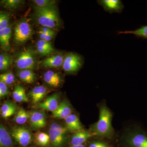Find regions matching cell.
Segmentation results:
<instances>
[{"label":"cell","mask_w":147,"mask_h":147,"mask_svg":"<svg viewBox=\"0 0 147 147\" xmlns=\"http://www.w3.org/2000/svg\"><path fill=\"white\" fill-rule=\"evenodd\" d=\"M34 15L36 21L42 26L55 30L60 26V18L57 5L43 8L36 7Z\"/></svg>","instance_id":"obj_1"},{"label":"cell","mask_w":147,"mask_h":147,"mask_svg":"<svg viewBox=\"0 0 147 147\" xmlns=\"http://www.w3.org/2000/svg\"><path fill=\"white\" fill-rule=\"evenodd\" d=\"M112 118V114L109 109L105 105H101L99 120L92 126L91 131L96 136L111 138L114 133L111 123Z\"/></svg>","instance_id":"obj_2"},{"label":"cell","mask_w":147,"mask_h":147,"mask_svg":"<svg viewBox=\"0 0 147 147\" xmlns=\"http://www.w3.org/2000/svg\"><path fill=\"white\" fill-rule=\"evenodd\" d=\"M15 64L20 70L34 69L38 64L34 52L30 49L22 51L16 57Z\"/></svg>","instance_id":"obj_3"},{"label":"cell","mask_w":147,"mask_h":147,"mask_svg":"<svg viewBox=\"0 0 147 147\" xmlns=\"http://www.w3.org/2000/svg\"><path fill=\"white\" fill-rule=\"evenodd\" d=\"M32 34V29L26 19H22L16 24L14 30V40L16 44H24L31 38Z\"/></svg>","instance_id":"obj_4"},{"label":"cell","mask_w":147,"mask_h":147,"mask_svg":"<svg viewBox=\"0 0 147 147\" xmlns=\"http://www.w3.org/2000/svg\"><path fill=\"white\" fill-rule=\"evenodd\" d=\"M67 129L61 125L53 123L49 129L50 142L53 147H62L67 139Z\"/></svg>","instance_id":"obj_5"},{"label":"cell","mask_w":147,"mask_h":147,"mask_svg":"<svg viewBox=\"0 0 147 147\" xmlns=\"http://www.w3.org/2000/svg\"><path fill=\"white\" fill-rule=\"evenodd\" d=\"M125 141L129 147H147V133L136 127L128 133Z\"/></svg>","instance_id":"obj_6"},{"label":"cell","mask_w":147,"mask_h":147,"mask_svg":"<svg viewBox=\"0 0 147 147\" xmlns=\"http://www.w3.org/2000/svg\"><path fill=\"white\" fill-rule=\"evenodd\" d=\"M84 63L83 58L76 53H69L66 54L62 67L65 72L73 73L78 71Z\"/></svg>","instance_id":"obj_7"},{"label":"cell","mask_w":147,"mask_h":147,"mask_svg":"<svg viewBox=\"0 0 147 147\" xmlns=\"http://www.w3.org/2000/svg\"><path fill=\"white\" fill-rule=\"evenodd\" d=\"M10 135L18 144L23 147L27 146L32 142L31 132L26 127H15L11 130Z\"/></svg>","instance_id":"obj_8"},{"label":"cell","mask_w":147,"mask_h":147,"mask_svg":"<svg viewBox=\"0 0 147 147\" xmlns=\"http://www.w3.org/2000/svg\"><path fill=\"white\" fill-rule=\"evenodd\" d=\"M65 55L63 53H60L50 55L42 60L38 64L45 68L62 67Z\"/></svg>","instance_id":"obj_9"},{"label":"cell","mask_w":147,"mask_h":147,"mask_svg":"<svg viewBox=\"0 0 147 147\" xmlns=\"http://www.w3.org/2000/svg\"><path fill=\"white\" fill-rule=\"evenodd\" d=\"M97 2L105 11L110 13H120L124 7L120 0H99Z\"/></svg>","instance_id":"obj_10"},{"label":"cell","mask_w":147,"mask_h":147,"mask_svg":"<svg viewBox=\"0 0 147 147\" xmlns=\"http://www.w3.org/2000/svg\"><path fill=\"white\" fill-rule=\"evenodd\" d=\"M31 127L34 129L43 128L46 126V117L42 111H34L30 114Z\"/></svg>","instance_id":"obj_11"},{"label":"cell","mask_w":147,"mask_h":147,"mask_svg":"<svg viewBox=\"0 0 147 147\" xmlns=\"http://www.w3.org/2000/svg\"><path fill=\"white\" fill-rule=\"evenodd\" d=\"M59 94H55L47 98L43 102L38 103L36 107L39 109L53 112L59 106Z\"/></svg>","instance_id":"obj_12"},{"label":"cell","mask_w":147,"mask_h":147,"mask_svg":"<svg viewBox=\"0 0 147 147\" xmlns=\"http://www.w3.org/2000/svg\"><path fill=\"white\" fill-rule=\"evenodd\" d=\"M43 79L46 84L53 88L59 87L63 82L62 78L59 74L50 70L44 73Z\"/></svg>","instance_id":"obj_13"},{"label":"cell","mask_w":147,"mask_h":147,"mask_svg":"<svg viewBox=\"0 0 147 147\" xmlns=\"http://www.w3.org/2000/svg\"><path fill=\"white\" fill-rule=\"evenodd\" d=\"M96 136L91 131L81 130L76 132L71 138V144L72 146L82 145L90 137Z\"/></svg>","instance_id":"obj_14"},{"label":"cell","mask_w":147,"mask_h":147,"mask_svg":"<svg viewBox=\"0 0 147 147\" xmlns=\"http://www.w3.org/2000/svg\"><path fill=\"white\" fill-rule=\"evenodd\" d=\"M12 34L11 25L7 28L0 30V45L3 50L9 51L11 50L10 40Z\"/></svg>","instance_id":"obj_15"},{"label":"cell","mask_w":147,"mask_h":147,"mask_svg":"<svg viewBox=\"0 0 147 147\" xmlns=\"http://www.w3.org/2000/svg\"><path fill=\"white\" fill-rule=\"evenodd\" d=\"M65 121L66 128L67 130L72 132H77L83 130V127L76 115L71 114L65 119Z\"/></svg>","instance_id":"obj_16"},{"label":"cell","mask_w":147,"mask_h":147,"mask_svg":"<svg viewBox=\"0 0 147 147\" xmlns=\"http://www.w3.org/2000/svg\"><path fill=\"white\" fill-rule=\"evenodd\" d=\"M71 109L69 103L66 100L62 101L57 110L53 112V116L56 118L65 119L71 115Z\"/></svg>","instance_id":"obj_17"},{"label":"cell","mask_w":147,"mask_h":147,"mask_svg":"<svg viewBox=\"0 0 147 147\" xmlns=\"http://www.w3.org/2000/svg\"><path fill=\"white\" fill-rule=\"evenodd\" d=\"M47 92V89L45 87L42 86H37L31 90L29 95L33 102L36 104L44 98Z\"/></svg>","instance_id":"obj_18"},{"label":"cell","mask_w":147,"mask_h":147,"mask_svg":"<svg viewBox=\"0 0 147 147\" xmlns=\"http://www.w3.org/2000/svg\"><path fill=\"white\" fill-rule=\"evenodd\" d=\"M13 144L10 134L5 126L0 124V147H13Z\"/></svg>","instance_id":"obj_19"},{"label":"cell","mask_w":147,"mask_h":147,"mask_svg":"<svg viewBox=\"0 0 147 147\" xmlns=\"http://www.w3.org/2000/svg\"><path fill=\"white\" fill-rule=\"evenodd\" d=\"M17 108L14 103L10 101H6L1 108L2 117L7 119L16 114Z\"/></svg>","instance_id":"obj_20"},{"label":"cell","mask_w":147,"mask_h":147,"mask_svg":"<svg viewBox=\"0 0 147 147\" xmlns=\"http://www.w3.org/2000/svg\"><path fill=\"white\" fill-rule=\"evenodd\" d=\"M17 75L22 82L27 84H32L36 79L35 73L30 69L21 70L18 71Z\"/></svg>","instance_id":"obj_21"},{"label":"cell","mask_w":147,"mask_h":147,"mask_svg":"<svg viewBox=\"0 0 147 147\" xmlns=\"http://www.w3.org/2000/svg\"><path fill=\"white\" fill-rule=\"evenodd\" d=\"M13 97L16 102H28V98L26 93L25 88L20 85H16L13 92Z\"/></svg>","instance_id":"obj_22"},{"label":"cell","mask_w":147,"mask_h":147,"mask_svg":"<svg viewBox=\"0 0 147 147\" xmlns=\"http://www.w3.org/2000/svg\"><path fill=\"white\" fill-rule=\"evenodd\" d=\"M12 57L6 53L0 54V71L7 70L12 64Z\"/></svg>","instance_id":"obj_23"},{"label":"cell","mask_w":147,"mask_h":147,"mask_svg":"<svg viewBox=\"0 0 147 147\" xmlns=\"http://www.w3.org/2000/svg\"><path fill=\"white\" fill-rule=\"evenodd\" d=\"M24 2L21 0H2L0 1V6L9 10H15L20 7Z\"/></svg>","instance_id":"obj_24"},{"label":"cell","mask_w":147,"mask_h":147,"mask_svg":"<svg viewBox=\"0 0 147 147\" xmlns=\"http://www.w3.org/2000/svg\"><path fill=\"white\" fill-rule=\"evenodd\" d=\"M118 34H133L139 37L147 39V26L142 27L134 30L119 32Z\"/></svg>","instance_id":"obj_25"},{"label":"cell","mask_w":147,"mask_h":147,"mask_svg":"<svg viewBox=\"0 0 147 147\" xmlns=\"http://www.w3.org/2000/svg\"><path fill=\"white\" fill-rule=\"evenodd\" d=\"M30 117V114L23 109L20 108L16 113V116L14 117V120L19 125H23L28 119Z\"/></svg>","instance_id":"obj_26"},{"label":"cell","mask_w":147,"mask_h":147,"mask_svg":"<svg viewBox=\"0 0 147 147\" xmlns=\"http://www.w3.org/2000/svg\"><path fill=\"white\" fill-rule=\"evenodd\" d=\"M35 139L36 144L40 146H46L50 142L49 135L44 132H37L35 136Z\"/></svg>","instance_id":"obj_27"},{"label":"cell","mask_w":147,"mask_h":147,"mask_svg":"<svg viewBox=\"0 0 147 147\" xmlns=\"http://www.w3.org/2000/svg\"><path fill=\"white\" fill-rule=\"evenodd\" d=\"M10 14L5 11H0V30L9 26Z\"/></svg>","instance_id":"obj_28"},{"label":"cell","mask_w":147,"mask_h":147,"mask_svg":"<svg viewBox=\"0 0 147 147\" xmlns=\"http://www.w3.org/2000/svg\"><path fill=\"white\" fill-rule=\"evenodd\" d=\"M15 81V76L11 72L0 74V82L4 83L6 85H9L13 84Z\"/></svg>","instance_id":"obj_29"},{"label":"cell","mask_w":147,"mask_h":147,"mask_svg":"<svg viewBox=\"0 0 147 147\" xmlns=\"http://www.w3.org/2000/svg\"><path fill=\"white\" fill-rule=\"evenodd\" d=\"M33 2L35 5L36 7L43 8L56 5V2L54 0H34Z\"/></svg>","instance_id":"obj_30"},{"label":"cell","mask_w":147,"mask_h":147,"mask_svg":"<svg viewBox=\"0 0 147 147\" xmlns=\"http://www.w3.org/2000/svg\"><path fill=\"white\" fill-rule=\"evenodd\" d=\"M36 46H40L55 53V50L51 42L39 40L37 42Z\"/></svg>","instance_id":"obj_31"},{"label":"cell","mask_w":147,"mask_h":147,"mask_svg":"<svg viewBox=\"0 0 147 147\" xmlns=\"http://www.w3.org/2000/svg\"><path fill=\"white\" fill-rule=\"evenodd\" d=\"M9 93L8 87L3 82H0V98H3Z\"/></svg>","instance_id":"obj_32"},{"label":"cell","mask_w":147,"mask_h":147,"mask_svg":"<svg viewBox=\"0 0 147 147\" xmlns=\"http://www.w3.org/2000/svg\"><path fill=\"white\" fill-rule=\"evenodd\" d=\"M39 33L40 38V40H45L48 42H50L52 40H53L54 38L55 37V35L54 34H46L42 32L39 31L38 32Z\"/></svg>","instance_id":"obj_33"},{"label":"cell","mask_w":147,"mask_h":147,"mask_svg":"<svg viewBox=\"0 0 147 147\" xmlns=\"http://www.w3.org/2000/svg\"><path fill=\"white\" fill-rule=\"evenodd\" d=\"M89 147H111L105 142L100 141H95L92 142L89 145Z\"/></svg>","instance_id":"obj_34"},{"label":"cell","mask_w":147,"mask_h":147,"mask_svg":"<svg viewBox=\"0 0 147 147\" xmlns=\"http://www.w3.org/2000/svg\"><path fill=\"white\" fill-rule=\"evenodd\" d=\"M39 31L42 32L46 34H56L55 30L48 28V27L41 26L40 29Z\"/></svg>","instance_id":"obj_35"},{"label":"cell","mask_w":147,"mask_h":147,"mask_svg":"<svg viewBox=\"0 0 147 147\" xmlns=\"http://www.w3.org/2000/svg\"><path fill=\"white\" fill-rule=\"evenodd\" d=\"M70 147H86L85 145H75V146H71Z\"/></svg>","instance_id":"obj_36"},{"label":"cell","mask_w":147,"mask_h":147,"mask_svg":"<svg viewBox=\"0 0 147 147\" xmlns=\"http://www.w3.org/2000/svg\"><path fill=\"white\" fill-rule=\"evenodd\" d=\"M0 110H1V109H0Z\"/></svg>","instance_id":"obj_37"}]
</instances>
